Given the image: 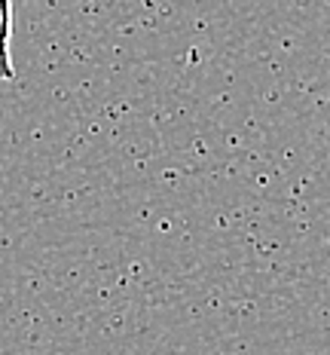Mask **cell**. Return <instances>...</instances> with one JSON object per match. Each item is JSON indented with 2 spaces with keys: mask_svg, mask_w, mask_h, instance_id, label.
I'll use <instances>...</instances> for the list:
<instances>
[{
  "mask_svg": "<svg viewBox=\"0 0 330 355\" xmlns=\"http://www.w3.org/2000/svg\"><path fill=\"white\" fill-rule=\"evenodd\" d=\"M12 0H0V83H12Z\"/></svg>",
  "mask_w": 330,
  "mask_h": 355,
  "instance_id": "cell-1",
  "label": "cell"
}]
</instances>
